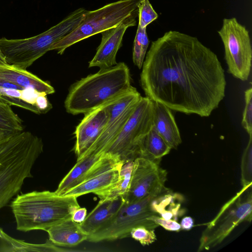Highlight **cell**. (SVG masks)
Masks as SVG:
<instances>
[{"label": "cell", "instance_id": "26", "mask_svg": "<svg viewBox=\"0 0 252 252\" xmlns=\"http://www.w3.org/2000/svg\"><path fill=\"white\" fill-rule=\"evenodd\" d=\"M149 44L146 28L142 29L138 26L134 41L132 59L139 69L142 67Z\"/></svg>", "mask_w": 252, "mask_h": 252}, {"label": "cell", "instance_id": "14", "mask_svg": "<svg viewBox=\"0 0 252 252\" xmlns=\"http://www.w3.org/2000/svg\"><path fill=\"white\" fill-rule=\"evenodd\" d=\"M138 12L126 19L120 24L102 32L101 42L96 52L90 62L89 67H98L100 69L109 68L116 64V55L122 45L126 29L136 25Z\"/></svg>", "mask_w": 252, "mask_h": 252}, {"label": "cell", "instance_id": "21", "mask_svg": "<svg viewBox=\"0 0 252 252\" xmlns=\"http://www.w3.org/2000/svg\"><path fill=\"white\" fill-rule=\"evenodd\" d=\"M101 156L89 155L77 160L76 163L61 181L55 192L58 195H63L81 183L92 166Z\"/></svg>", "mask_w": 252, "mask_h": 252}, {"label": "cell", "instance_id": "6", "mask_svg": "<svg viewBox=\"0 0 252 252\" xmlns=\"http://www.w3.org/2000/svg\"><path fill=\"white\" fill-rule=\"evenodd\" d=\"M142 0H120L92 11H87L79 25L51 48L62 55L71 45L120 24L138 12Z\"/></svg>", "mask_w": 252, "mask_h": 252}, {"label": "cell", "instance_id": "2", "mask_svg": "<svg viewBox=\"0 0 252 252\" xmlns=\"http://www.w3.org/2000/svg\"><path fill=\"white\" fill-rule=\"evenodd\" d=\"M134 88L128 66L120 63L74 83L65 99L64 107L69 114H85L106 106Z\"/></svg>", "mask_w": 252, "mask_h": 252}, {"label": "cell", "instance_id": "11", "mask_svg": "<svg viewBox=\"0 0 252 252\" xmlns=\"http://www.w3.org/2000/svg\"><path fill=\"white\" fill-rule=\"evenodd\" d=\"M141 97L140 94L134 88L105 106L109 112L106 126L98 139L80 158L89 155H101L104 153L123 128Z\"/></svg>", "mask_w": 252, "mask_h": 252}, {"label": "cell", "instance_id": "33", "mask_svg": "<svg viewBox=\"0 0 252 252\" xmlns=\"http://www.w3.org/2000/svg\"><path fill=\"white\" fill-rule=\"evenodd\" d=\"M87 213V210L85 208L80 207L73 211L71 218L74 221L81 223L85 219Z\"/></svg>", "mask_w": 252, "mask_h": 252}, {"label": "cell", "instance_id": "5", "mask_svg": "<svg viewBox=\"0 0 252 252\" xmlns=\"http://www.w3.org/2000/svg\"><path fill=\"white\" fill-rule=\"evenodd\" d=\"M87 10L79 8L60 22L36 35L23 39L0 38V49L7 63L27 69L57 42L73 31L83 19Z\"/></svg>", "mask_w": 252, "mask_h": 252}, {"label": "cell", "instance_id": "34", "mask_svg": "<svg viewBox=\"0 0 252 252\" xmlns=\"http://www.w3.org/2000/svg\"><path fill=\"white\" fill-rule=\"evenodd\" d=\"M180 224L181 229L189 230L193 227L194 221L191 217L187 216L182 219Z\"/></svg>", "mask_w": 252, "mask_h": 252}, {"label": "cell", "instance_id": "8", "mask_svg": "<svg viewBox=\"0 0 252 252\" xmlns=\"http://www.w3.org/2000/svg\"><path fill=\"white\" fill-rule=\"evenodd\" d=\"M165 188L163 187L139 201L131 203L125 202L118 213L89 235L87 240L96 243L123 239L129 237L131 230L138 226L155 229L158 225L149 219L159 215L154 210L152 202Z\"/></svg>", "mask_w": 252, "mask_h": 252}, {"label": "cell", "instance_id": "9", "mask_svg": "<svg viewBox=\"0 0 252 252\" xmlns=\"http://www.w3.org/2000/svg\"><path fill=\"white\" fill-rule=\"evenodd\" d=\"M153 101L147 96H141L123 128L104 154H110L124 162L137 157L139 141L153 126Z\"/></svg>", "mask_w": 252, "mask_h": 252}, {"label": "cell", "instance_id": "19", "mask_svg": "<svg viewBox=\"0 0 252 252\" xmlns=\"http://www.w3.org/2000/svg\"><path fill=\"white\" fill-rule=\"evenodd\" d=\"M49 239L60 247H72L87 240L88 235L81 229L79 223L71 218L56 224L47 230Z\"/></svg>", "mask_w": 252, "mask_h": 252}, {"label": "cell", "instance_id": "28", "mask_svg": "<svg viewBox=\"0 0 252 252\" xmlns=\"http://www.w3.org/2000/svg\"><path fill=\"white\" fill-rule=\"evenodd\" d=\"M158 14L153 8L149 0H142L138 10V25L140 28L147 26L158 18Z\"/></svg>", "mask_w": 252, "mask_h": 252}, {"label": "cell", "instance_id": "29", "mask_svg": "<svg viewBox=\"0 0 252 252\" xmlns=\"http://www.w3.org/2000/svg\"><path fill=\"white\" fill-rule=\"evenodd\" d=\"M130 236L142 246L149 245L157 240L155 229H149L143 226L133 228L130 232Z\"/></svg>", "mask_w": 252, "mask_h": 252}, {"label": "cell", "instance_id": "31", "mask_svg": "<svg viewBox=\"0 0 252 252\" xmlns=\"http://www.w3.org/2000/svg\"><path fill=\"white\" fill-rule=\"evenodd\" d=\"M149 220L168 231L178 232L182 230L180 224L174 220L165 219L159 216L151 217Z\"/></svg>", "mask_w": 252, "mask_h": 252}, {"label": "cell", "instance_id": "24", "mask_svg": "<svg viewBox=\"0 0 252 252\" xmlns=\"http://www.w3.org/2000/svg\"><path fill=\"white\" fill-rule=\"evenodd\" d=\"M22 120L11 106L0 101V131L9 138L24 130Z\"/></svg>", "mask_w": 252, "mask_h": 252}, {"label": "cell", "instance_id": "18", "mask_svg": "<svg viewBox=\"0 0 252 252\" xmlns=\"http://www.w3.org/2000/svg\"><path fill=\"white\" fill-rule=\"evenodd\" d=\"M124 202L122 196L111 200H99L84 220L79 223L80 227L88 236L93 234L118 213Z\"/></svg>", "mask_w": 252, "mask_h": 252}, {"label": "cell", "instance_id": "4", "mask_svg": "<svg viewBox=\"0 0 252 252\" xmlns=\"http://www.w3.org/2000/svg\"><path fill=\"white\" fill-rule=\"evenodd\" d=\"M16 229L22 232L47 230L71 218L80 207L77 197L60 195L49 190L32 191L17 194L11 203Z\"/></svg>", "mask_w": 252, "mask_h": 252}, {"label": "cell", "instance_id": "35", "mask_svg": "<svg viewBox=\"0 0 252 252\" xmlns=\"http://www.w3.org/2000/svg\"><path fill=\"white\" fill-rule=\"evenodd\" d=\"M0 63H7L5 59L4 58V56H3V54L2 53L0 49Z\"/></svg>", "mask_w": 252, "mask_h": 252}, {"label": "cell", "instance_id": "17", "mask_svg": "<svg viewBox=\"0 0 252 252\" xmlns=\"http://www.w3.org/2000/svg\"><path fill=\"white\" fill-rule=\"evenodd\" d=\"M153 104V127L171 149H176L182 139L171 110L157 101Z\"/></svg>", "mask_w": 252, "mask_h": 252}, {"label": "cell", "instance_id": "32", "mask_svg": "<svg viewBox=\"0 0 252 252\" xmlns=\"http://www.w3.org/2000/svg\"><path fill=\"white\" fill-rule=\"evenodd\" d=\"M46 95L45 94H39L35 99V103L41 114L47 113L52 108Z\"/></svg>", "mask_w": 252, "mask_h": 252}, {"label": "cell", "instance_id": "20", "mask_svg": "<svg viewBox=\"0 0 252 252\" xmlns=\"http://www.w3.org/2000/svg\"><path fill=\"white\" fill-rule=\"evenodd\" d=\"M172 149L153 126L139 141L138 157L160 162L161 158L169 153Z\"/></svg>", "mask_w": 252, "mask_h": 252}, {"label": "cell", "instance_id": "12", "mask_svg": "<svg viewBox=\"0 0 252 252\" xmlns=\"http://www.w3.org/2000/svg\"><path fill=\"white\" fill-rule=\"evenodd\" d=\"M167 172L159 162L137 157L133 160L129 189L123 196L125 202L139 201L165 186Z\"/></svg>", "mask_w": 252, "mask_h": 252}, {"label": "cell", "instance_id": "16", "mask_svg": "<svg viewBox=\"0 0 252 252\" xmlns=\"http://www.w3.org/2000/svg\"><path fill=\"white\" fill-rule=\"evenodd\" d=\"M4 81L19 86L24 89H32L38 94L46 95L55 93L54 88L27 69L7 63H0V82Z\"/></svg>", "mask_w": 252, "mask_h": 252}, {"label": "cell", "instance_id": "1", "mask_svg": "<svg viewBox=\"0 0 252 252\" xmlns=\"http://www.w3.org/2000/svg\"><path fill=\"white\" fill-rule=\"evenodd\" d=\"M142 67L146 96L171 110L208 117L225 96L221 64L195 37L165 32L152 42Z\"/></svg>", "mask_w": 252, "mask_h": 252}, {"label": "cell", "instance_id": "25", "mask_svg": "<svg viewBox=\"0 0 252 252\" xmlns=\"http://www.w3.org/2000/svg\"><path fill=\"white\" fill-rule=\"evenodd\" d=\"M24 90L9 89L0 86V101L9 105L17 106L36 114L41 112L35 103L24 98Z\"/></svg>", "mask_w": 252, "mask_h": 252}, {"label": "cell", "instance_id": "13", "mask_svg": "<svg viewBox=\"0 0 252 252\" xmlns=\"http://www.w3.org/2000/svg\"><path fill=\"white\" fill-rule=\"evenodd\" d=\"M124 161L108 154H103L92 166L83 181L63 195H81L105 189L118 180Z\"/></svg>", "mask_w": 252, "mask_h": 252}, {"label": "cell", "instance_id": "10", "mask_svg": "<svg viewBox=\"0 0 252 252\" xmlns=\"http://www.w3.org/2000/svg\"><path fill=\"white\" fill-rule=\"evenodd\" d=\"M218 33L223 42L227 72L242 81L250 76L252 49L248 31L235 18H224Z\"/></svg>", "mask_w": 252, "mask_h": 252}, {"label": "cell", "instance_id": "7", "mask_svg": "<svg viewBox=\"0 0 252 252\" xmlns=\"http://www.w3.org/2000/svg\"><path fill=\"white\" fill-rule=\"evenodd\" d=\"M252 219V185L242 187L225 203L217 216L207 224L199 239L198 252L209 250L227 238L244 221Z\"/></svg>", "mask_w": 252, "mask_h": 252}, {"label": "cell", "instance_id": "23", "mask_svg": "<svg viewBox=\"0 0 252 252\" xmlns=\"http://www.w3.org/2000/svg\"><path fill=\"white\" fill-rule=\"evenodd\" d=\"M133 166V160L124 161L120 170L118 181L113 185L94 193L101 201L113 199L120 196L123 197L129 188Z\"/></svg>", "mask_w": 252, "mask_h": 252}, {"label": "cell", "instance_id": "15", "mask_svg": "<svg viewBox=\"0 0 252 252\" xmlns=\"http://www.w3.org/2000/svg\"><path fill=\"white\" fill-rule=\"evenodd\" d=\"M85 115L76 127L73 148L77 160L91 148L103 131L109 118L106 106L94 109Z\"/></svg>", "mask_w": 252, "mask_h": 252}, {"label": "cell", "instance_id": "3", "mask_svg": "<svg viewBox=\"0 0 252 252\" xmlns=\"http://www.w3.org/2000/svg\"><path fill=\"white\" fill-rule=\"evenodd\" d=\"M43 151L41 138L29 131L19 132L0 143V209L20 192L25 180Z\"/></svg>", "mask_w": 252, "mask_h": 252}, {"label": "cell", "instance_id": "27", "mask_svg": "<svg viewBox=\"0 0 252 252\" xmlns=\"http://www.w3.org/2000/svg\"><path fill=\"white\" fill-rule=\"evenodd\" d=\"M241 181L242 187L252 185V135L245 148L241 159Z\"/></svg>", "mask_w": 252, "mask_h": 252}, {"label": "cell", "instance_id": "30", "mask_svg": "<svg viewBox=\"0 0 252 252\" xmlns=\"http://www.w3.org/2000/svg\"><path fill=\"white\" fill-rule=\"evenodd\" d=\"M245 106L243 114L242 125L249 135H252V88L245 92Z\"/></svg>", "mask_w": 252, "mask_h": 252}, {"label": "cell", "instance_id": "22", "mask_svg": "<svg viewBox=\"0 0 252 252\" xmlns=\"http://www.w3.org/2000/svg\"><path fill=\"white\" fill-rule=\"evenodd\" d=\"M61 249L49 239L43 244H32L14 238L0 227V252H63Z\"/></svg>", "mask_w": 252, "mask_h": 252}]
</instances>
